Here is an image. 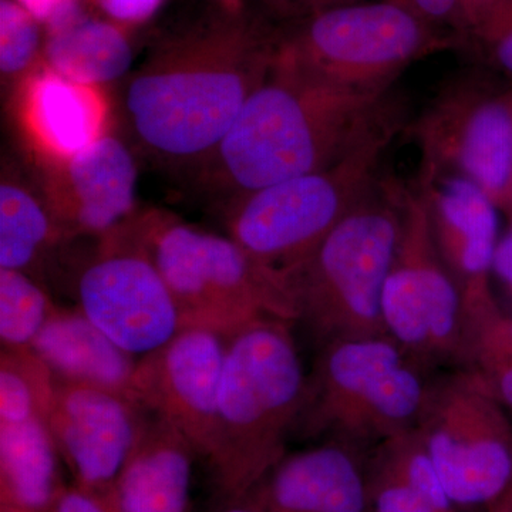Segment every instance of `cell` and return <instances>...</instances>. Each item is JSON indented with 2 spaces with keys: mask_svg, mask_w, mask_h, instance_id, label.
I'll use <instances>...</instances> for the list:
<instances>
[{
  "mask_svg": "<svg viewBox=\"0 0 512 512\" xmlns=\"http://www.w3.org/2000/svg\"><path fill=\"white\" fill-rule=\"evenodd\" d=\"M278 39L239 13L161 40L128 74V131L160 163L198 170L274 67Z\"/></svg>",
  "mask_w": 512,
  "mask_h": 512,
  "instance_id": "obj_1",
  "label": "cell"
},
{
  "mask_svg": "<svg viewBox=\"0 0 512 512\" xmlns=\"http://www.w3.org/2000/svg\"><path fill=\"white\" fill-rule=\"evenodd\" d=\"M387 93L357 92L275 59L214 153L198 168L225 204L322 170L397 119Z\"/></svg>",
  "mask_w": 512,
  "mask_h": 512,
  "instance_id": "obj_2",
  "label": "cell"
},
{
  "mask_svg": "<svg viewBox=\"0 0 512 512\" xmlns=\"http://www.w3.org/2000/svg\"><path fill=\"white\" fill-rule=\"evenodd\" d=\"M291 322L268 319L227 339L210 460L222 490L244 497L285 457L308 376Z\"/></svg>",
  "mask_w": 512,
  "mask_h": 512,
  "instance_id": "obj_3",
  "label": "cell"
},
{
  "mask_svg": "<svg viewBox=\"0 0 512 512\" xmlns=\"http://www.w3.org/2000/svg\"><path fill=\"white\" fill-rule=\"evenodd\" d=\"M404 187L379 180L301 265L284 275L296 311L320 348L387 336L384 284L392 265Z\"/></svg>",
  "mask_w": 512,
  "mask_h": 512,
  "instance_id": "obj_4",
  "label": "cell"
},
{
  "mask_svg": "<svg viewBox=\"0 0 512 512\" xmlns=\"http://www.w3.org/2000/svg\"><path fill=\"white\" fill-rule=\"evenodd\" d=\"M128 225L170 289L183 328L228 339L262 320L296 322L284 278L228 235L158 211L134 214Z\"/></svg>",
  "mask_w": 512,
  "mask_h": 512,
  "instance_id": "obj_5",
  "label": "cell"
},
{
  "mask_svg": "<svg viewBox=\"0 0 512 512\" xmlns=\"http://www.w3.org/2000/svg\"><path fill=\"white\" fill-rule=\"evenodd\" d=\"M389 336L320 348L296 429L360 451L412 430L429 383Z\"/></svg>",
  "mask_w": 512,
  "mask_h": 512,
  "instance_id": "obj_6",
  "label": "cell"
},
{
  "mask_svg": "<svg viewBox=\"0 0 512 512\" xmlns=\"http://www.w3.org/2000/svg\"><path fill=\"white\" fill-rule=\"evenodd\" d=\"M393 120L336 163L225 204L228 237L284 278L322 244L379 181L377 168L397 133Z\"/></svg>",
  "mask_w": 512,
  "mask_h": 512,
  "instance_id": "obj_7",
  "label": "cell"
},
{
  "mask_svg": "<svg viewBox=\"0 0 512 512\" xmlns=\"http://www.w3.org/2000/svg\"><path fill=\"white\" fill-rule=\"evenodd\" d=\"M406 0L320 10L278 39L275 59L320 82L387 93L410 64L447 45Z\"/></svg>",
  "mask_w": 512,
  "mask_h": 512,
  "instance_id": "obj_8",
  "label": "cell"
},
{
  "mask_svg": "<svg viewBox=\"0 0 512 512\" xmlns=\"http://www.w3.org/2000/svg\"><path fill=\"white\" fill-rule=\"evenodd\" d=\"M416 430L458 508H488L510 490L512 423L464 373L429 384Z\"/></svg>",
  "mask_w": 512,
  "mask_h": 512,
  "instance_id": "obj_9",
  "label": "cell"
},
{
  "mask_svg": "<svg viewBox=\"0 0 512 512\" xmlns=\"http://www.w3.org/2000/svg\"><path fill=\"white\" fill-rule=\"evenodd\" d=\"M386 335L421 370L456 363L461 293L441 258L426 192L404 188L402 225L382 299Z\"/></svg>",
  "mask_w": 512,
  "mask_h": 512,
  "instance_id": "obj_10",
  "label": "cell"
},
{
  "mask_svg": "<svg viewBox=\"0 0 512 512\" xmlns=\"http://www.w3.org/2000/svg\"><path fill=\"white\" fill-rule=\"evenodd\" d=\"M423 170L476 185L507 212L512 195V84L451 83L417 121Z\"/></svg>",
  "mask_w": 512,
  "mask_h": 512,
  "instance_id": "obj_11",
  "label": "cell"
},
{
  "mask_svg": "<svg viewBox=\"0 0 512 512\" xmlns=\"http://www.w3.org/2000/svg\"><path fill=\"white\" fill-rule=\"evenodd\" d=\"M99 239L77 279L80 311L119 348L146 356L183 329L173 295L128 221Z\"/></svg>",
  "mask_w": 512,
  "mask_h": 512,
  "instance_id": "obj_12",
  "label": "cell"
},
{
  "mask_svg": "<svg viewBox=\"0 0 512 512\" xmlns=\"http://www.w3.org/2000/svg\"><path fill=\"white\" fill-rule=\"evenodd\" d=\"M227 338L200 328L177 335L136 363L131 393L144 409L174 426L197 454L210 457Z\"/></svg>",
  "mask_w": 512,
  "mask_h": 512,
  "instance_id": "obj_13",
  "label": "cell"
},
{
  "mask_svg": "<svg viewBox=\"0 0 512 512\" xmlns=\"http://www.w3.org/2000/svg\"><path fill=\"white\" fill-rule=\"evenodd\" d=\"M147 413L128 394L57 379L47 424L77 487L107 503Z\"/></svg>",
  "mask_w": 512,
  "mask_h": 512,
  "instance_id": "obj_14",
  "label": "cell"
},
{
  "mask_svg": "<svg viewBox=\"0 0 512 512\" xmlns=\"http://www.w3.org/2000/svg\"><path fill=\"white\" fill-rule=\"evenodd\" d=\"M33 168L67 241L104 237L136 214V157L113 131L73 157Z\"/></svg>",
  "mask_w": 512,
  "mask_h": 512,
  "instance_id": "obj_15",
  "label": "cell"
},
{
  "mask_svg": "<svg viewBox=\"0 0 512 512\" xmlns=\"http://www.w3.org/2000/svg\"><path fill=\"white\" fill-rule=\"evenodd\" d=\"M10 114L32 165L73 157L113 123L107 89L72 82L45 63L10 90Z\"/></svg>",
  "mask_w": 512,
  "mask_h": 512,
  "instance_id": "obj_16",
  "label": "cell"
},
{
  "mask_svg": "<svg viewBox=\"0 0 512 512\" xmlns=\"http://www.w3.org/2000/svg\"><path fill=\"white\" fill-rule=\"evenodd\" d=\"M431 228L441 258L464 293L493 289L498 241L494 202L476 185L453 175L421 171Z\"/></svg>",
  "mask_w": 512,
  "mask_h": 512,
  "instance_id": "obj_17",
  "label": "cell"
},
{
  "mask_svg": "<svg viewBox=\"0 0 512 512\" xmlns=\"http://www.w3.org/2000/svg\"><path fill=\"white\" fill-rule=\"evenodd\" d=\"M359 451L328 441L285 456L265 478L266 512H373Z\"/></svg>",
  "mask_w": 512,
  "mask_h": 512,
  "instance_id": "obj_18",
  "label": "cell"
},
{
  "mask_svg": "<svg viewBox=\"0 0 512 512\" xmlns=\"http://www.w3.org/2000/svg\"><path fill=\"white\" fill-rule=\"evenodd\" d=\"M195 454L180 431L153 414L144 423L107 504L114 512H187Z\"/></svg>",
  "mask_w": 512,
  "mask_h": 512,
  "instance_id": "obj_19",
  "label": "cell"
},
{
  "mask_svg": "<svg viewBox=\"0 0 512 512\" xmlns=\"http://www.w3.org/2000/svg\"><path fill=\"white\" fill-rule=\"evenodd\" d=\"M32 349L57 379L133 396L131 380L137 363L134 356L104 335L80 308L57 306Z\"/></svg>",
  "mask_w": 512,
  "mask_h": 512,
  "instance_id": "obj_20",
  "label": "cell"
},
{
  "mask_svg": "<svg viewBox=\"0 0 512 512\" xmlns=\"http://www.w3.org/2000/svg\"><path fill=\"white\" fill-rule=\"evenodd\" d=\"M45 30L43 62L60 76L107 89L130 74L133 30L106 18L96 8L79 10Z\"/></svg>",
  "mask_w": 512,
  "mask_h": 512,
  "instance_id": "obj_21",
  "label": "cell"
},
{
  "mask_svg": "<svg viewBox=\"0 0 512 512\" xmlns=\"http://www.w3.org/2000/svg\"><path fill=\"white\" fill-rule=\"evenodd\" d=\"M456 365L481 390L512 410V315L493 289L461 295Z\"/></svg>",
  "mask_w": 512,
  "mask_h": 512,
  "instance_id": "obj_22",
  "label": "cell"
},
{
  "mask_svg": "<svg viewBox=\"0 0 512 512\" xmlns=\"http://www.w3.org/2000/svg\"><path fill=\"white\" fill-rule=\"evenodd\" d=\"M57 454L46 420L0 423L3 505L28 512L49 511L62 490Z\"/></svg>",
  "mask_w": 512,
  "mask_h": 512,
  "instance_id": "obj_23",
  "label": "cell"
},
{
  "mask_svg": "<svg viewBox=\"0 0 512 512\" xmlns=\"http://www.w3.org/2000/svg\"><path fill=\"white\" fill-rule=\"evenodd\" d=\"M67 239L42 192L12 168L0 183V268L26 272L40 268L47 255Z\"/></svg>",
  "mask_w": 512,
  "mask_h": 512,
  "instance_id": "obj_24",
  "label": "cell"
},
{
  "mask_svg": "<svg viewBox=\"0 0 512 512\" xmlns=\"http://www.w3.org/2000/svg\"><path fill=\"white\" fill-rule=\"evenodd\" d=\"M57 379L35 350L2 349L0 355V423L49 419Z\"/></svg>",
  "mask_w": 512,
  "mask_h": 512,
  "instance_id": "obj_25",
  "label": "cell"
},
{
  "mask_svg": "<svg viewBox=\"0 0 512 512\" xmlns=\"http://www.w3.org/2000/svg\"><path fill=\"white\" fill-rule=\"evenodd\" d=\"M57 306L26 272L0 268L2 349H30Z\"/></svg>",
  "mask_w": 512,
  "mask_h": 512,
  "instance_id": "obj_26",
  "label": "cell"
},
{
  "mask_svg": "<svg viewBox=\"0 0 512 512\" xmlns=\"http://www.w3.org/2000/svg\"><path fill=\"white\" fill-rule=\"evenodd\" d=\"M45 26L16 0H0V77L12 90L42 66Z\"/></svg>",
  "mask_w": 512,
  "mask_h": 512,
  "instance_id": "obj_27",
  "label": "cell"
},
{
  "mask_svg": "<svg viewBox=\"0 0 512 512\" xmlns=\"http://www.w3.org/2000/svg\"><path fill=\"white\" fill-rule=\"evenodd\" d=\"M470 32L488 62L512 84V0H487Z\"/></svg>",
  "mask_w": 512,
  "mask_h": 512,
  "instance_id": "obj_28",
  "label": "cell"
},
{
  "mask_svg": "<svg viewBox=\"0 0 512 512\" xmlns=\"http://www.w3.org/2000/svg\"><path fill=\"white\" fill-rule=\"evenodd\" d=\"M366 474L373 512H443L429 497L372 461Z\"/></svg>",
  "mask_w": 512,
  "mask_h": 512,
  "instance_id": "obj_29",
  "label": "cell"
},
{
  "mask_svg": "<svg viewBox=\"0 0 512 512\" xmlns=\"http://www.w3.org/2000/svg\"><path fill=\"white\" fill-rule=\"evenodd\" d=\"M406 2L434 28L450 26V28L470 30L485 0H406Z\"/></svg>",
  "mask_w": 512,
  "mask_h": 512,
  "instance_id": "obj_30",
  "label": "cell"
},
{
  "mask_svg": "<svg viewBox=\"0 0 512 512\" xmlns=\"http://www.w3.org/2000/svg\"><path fill=\"white\" fill-rule=\"evenodd\" d=\"M164 3L165 0H96L94 6L106 18L136 30L154 19Z\"/></svg>",
  "mask_w": 512,
  "mask_h": 512,
  "instance_id": "obj_31",
  "label": "cell"
},
{
  "mask_svg": "<svg viewBox=\"0 0 512 512\" xmlns=\"http://www.w3.org/2000/svg\"><path fill=\"white\" fill-rule=\"evenodd\" d=\"M30 15L35 16L46 28L62 22L73 13L87 8H96V0H16Z\"/></svg>",
  "mask_w": 512,
  "mask_h": 512,
  "instance_id": "obj_32",
  "label": "cell"
},
{
  "mask_svg": "<svg viewBox=\"0 0 512 512\" xmlns=\"http://www.w3.org/2000/svg\"><path fill=\"white\" fill-rule=\"evenodd\" d=\"M47 512H114L110 505L82 488L60 490Z\"/></svg>",
  "mask_w": 512,
  "mask_h": 512,
  "instance_id": "obj_33",
  "label": "cell"
},
{
  "mask_svg": "<svg viewBox=\"0 0 512 512\" xmlns=\"http://www.w3.org/2000/svg\"><path fill=\"white\" fill-rule=\"evenodd\" d=\"M493 279L512 306V222L495 249Z\"/></svg>",
  "mask_w": 512,
  "mask_h": 512,
  "instance_id": "obj_34",
  "label": "cell"
},
{
  "mask_svg": "<svg viewBox=\"0 0 512 512\" xmlns=\"http://www.w3.org/2000/svg\"><path fill=\"white\" fill-rule=\"evenodd\" d=\"M286 5L295 6L303 12H308L309 15L326 10L330 8H338V6L352 5V3L363 2V0H279Z\"/></svg>",
  "mask_w": 512,
  "mask_h": 512,
  "instance_id": "obj_35",
  "label": "cell"
},
{
  "mask_svg": "<svg viewBox=\"0 0 512 512\" xmlns=\"http://www.w3.org/2000/svg\"><path fill=\"white\" fill-rule=\"evenodd\" d=\"M487 512H512V495L505 494L497 503L490 505Z\"/></svg>",
  "mask_w": 512,
  "mask_h": 512,
  "instance_id": "obj_36",
  "label": "cell"
},
{
  "mask_svg": "<svg viewBox=\"0 0 512 512\" xmlns=\"http://www.w3.org/2000/svg\"><path fill=\"white\" fill-rule=\"evenodd\" d=\"M225 512H266L265 508L262 507V504L259 501H256L255 504L249 505H237V507H232L231 510H227Z\"/></svg>",
  "mask_w": 512,
  "mask_h": 512,
  "instance_id": "obj_37",
  "label": "cell"
},
{
  "mask_svg": "<svg viewBox=\"0 0 512 512\" xmlns=\"http://www.w3.org/2000/svg\"><path fill=\"white\" fill-rule=\"evenodd\" d=\"M225 9H239L241 6L242 0H218Z\"/></svg>",
  "mask_w": 512,
  "mask_h": 512,
  "instance_id": "obj_38",
  "label": "cell"
},
{
  "mask_svg": "<svg viewBox=\"0 0 512 512\" xmlns=\"http://www.w3.org/2000/svg\"><path fill=\"white\" fill-rule=\"evenodd\" d=\"M507 214L510 215L511 222H512V195H511L510 205H508Z\"/></svg>",
  "mask_w": 512,
  "mask_h": 512,
  "instance_id": "obj_39",
  "label": "cell"
},
{
  "mask_svg": "<svg viewBox=\"0 0 512 512\" xmlns=\"http://www.w3.org/2000/svg\"><path fill=\"white\" fill-rule=\"evenodd\" d=\"M507 494H511L512 495V484H511L510 490L507 491Z\"/></svg>",
  "mask_w": 512,
  "mask_h": 512,
  "instance_id": "obj_40",
  "label": "cell"
}]
</instances>
